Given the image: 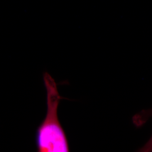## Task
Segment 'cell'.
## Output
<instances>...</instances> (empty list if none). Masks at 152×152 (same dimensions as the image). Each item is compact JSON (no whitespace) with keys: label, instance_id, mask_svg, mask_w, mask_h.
Here are the masks:
<instances>
[{"label":"cell","instance_id":"1","mask_svg":"<svg viewBox=\"0 0 152 152\" xmlns=\"http://www.w3.org/2000/svg\"><path fill=\"white\" fill-rule=\"evenodd\" d=\"M43 79L47 95V113L36 132L37 151L69 152L68 139L58 115V107L63 98L59 93L56 82L49 73H44Z\"/></svg>","mask_w":152,"mask_h":152},{"label":"cell","instance_id":"2","mask_svg":"<svg viewBox=\"0 0 152 152\" xmlns=\"http://www.w3.org/2000/svg\"><path fill=\"white\" fill-rule=\"evenodd\" d=\"M150 115H152V110L150 114ZM140 152H152V136L149 140L147 142L146 144L141 148L139 150Z\"/></svg>","mask_w":152,"mask_h":152}]
</instances>
